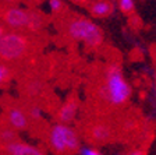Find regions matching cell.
Here are the masks:
<instances>
[{"label": "cell", "mask_w": 156, "mask_h": 155, "mask_svg": "<svg viewBox=\"0 0 156 155\" xmlns=\"http://www.w3.org/2000/svg\"><path fill=\"white\" fill-rule=\"evenodd\" d=\"M99 101L112 108H121L133 95V88L126 80L119 65H109L103 71V77L96 88Z\"/></svg>", "instance_id": "1"}, {"label": "cell", "mask_w": 156, "mask_h": 155, "mask_svg": "<svg viewBox=\"0 0 156 155\" xmlns=\"http://www.w3.org/2000/svg\"><path fill=\"white\" fill-rule=\"evenodd\" d=\"M48 148L55 155H75L82 147L80 133L71 126L64 123H55L46 133Z\"/></svg>", "instance_id": "2"}, {"label": "cell", "mask_w": 156, "mask_h": 155, "mask_svg": "<svg viewBox=\"0 0 156 155\" xmlns=\"http://www.w3.org/2000/svg\"><path fill=\"white\" fill-rule=\"evenodd\" d=\"M0 21L3 28L6 27L9 31H31L38 32L45 25V17L39 11L24 9L20 6H7L2 11Z\"/></svg>", "instance_id": "3"}, {"label": "cell", "mask_w": 156, "mask_h": 155, "mask_svg": "<svg viewBox=\"0 0 156 155\" xmlns=\"http://www.w3.org/2000/svg\"><path fill=\"white\" fill-rule=\"evenodd\" d=\"M64 32L71 41L82 42L91 49L101 48L105 42V32L96 23L87 17H71L66 23Z\"/></svg>", "instance_id": "4"}, {"label": "cell", "mask_w": 156, "mask_h": 155, "mask_svg": "<svg viewBox=\"0 0 156 155\" xmlns=\"http://www.w3.org/2000/svg\"><path fill=\"white\" fill-rule=\"evenodd\" d=\"M32 42L23 32L4 31L0 36V60L4 63L21 61L31 53Z\"/></svg>", "instance_id": "5"}, {"label": "cell", "mask_w": 156, "mask_h": 155, "mask_svg": "<svg viewBox=\"0 0 156 155\" xmlns=\"http://www.w3.org/2000/svg\"><path fill=\"white\" fill-rule=\"evenodd\" d=\"M116 129L110 122L106 120H95L87 127V138L94 144H109L114 140Z\"/></svg>", "instance_id": "6"}, {"label": "cell", "mask_w": 156, "mask_h": 155, "mask_svg": "<svg viewBox=\"0 0 156 155\" xmlns=\"http://www.w3.org/2000/svg\"><path fill=\"white\" fill-rule=\"evenodd\" d=\"M4 123L16 131H25L29 129L31 120L25 109L11 105V106H7L4 110Z\"/></svg>", "instance_id": "7"}, {"label": "cell", "mask_w": 156, "mask_h": 155, "mask_svg": "<svg viewBox=\"0 0 156 155\" xmlns=\"http://www.w3.org/2000/svg\"><path fill=\"white\" fill-rule=\"evenodd\" d=\"M0 151H4L10 155H48L42 148L32 146V144L20 138L0 146Z\"/></svg>", "instance_id": "8"}, {"label": "cell", "mask_w": 156, "mask_h": 155, "mask_svg": "<svg viewBox=\"0 0 156 155\" xmlns=\"http://www.w3.org/2000/svg\"><path fill=\"white\" fill-rule=\"evenodd\" d=\"M80 110V101L77 98L71 97L66 99L57 109V120L58 123H64V124H71L75 120Z\"/></svg>", "instance_id": "9"}, {"label": "cell", "mask_w": 156, "mask_h": 155, "mask_svg": "<svg viewBox=\"0 0 156 155\" xmlns=\"http://www.w3.org/2000/svg\"><path fill=\"white\" fill-rule=\"evenodd\" d=\"M89 7V13L95 18H106V17L112 16L114 11L113 4L109 0H92L88 3Z\"/></svg>", "instance_id": "10"}, {"label": "cell", "mask_w": 156, "mask_h": 155, "mask_svg": "<svg viewBox=\"0 0 156 155\" xmlns=\"http://www.w3.org/2000/svg\"><path fill=\"white\" fill-rule=\"evenodd\" d=\"M24 91L28 97H38L45 91V83L39 78H31L25 83Z\"/></svg>", "instance_id": "11"}, {"label": "cell", "mask_w": 156, "mask_h": 155, "mask_svg": "<svg viewBox=\"0 0 156 155\" xmlns=\"http://www.w3.org/2000/svg\"><path fill=\"white\" fill-rule=\"evenodd\" d=\"M18 133L16 130H13L10 126H7L6 123H3L0 126V146L7 144V142H11L14 140H18Z\"/></svg>", "instance_id": "12"}, {"label": "cell", "mask_w": 156, "mask_h": 155, "mask_svg": "<svg viewBox=\"0 0 156 155\" xmlns=\"http://www.w3.org/2000/svg\"><path fill=\"white\" fill-rule=\"evenodd\" d=\"M13 68L10 67L9 63H4V61L0 60V88L9 84L11 78H13Z\"/></svg>", "instance_id": "13"}, {"label": "cell", "mask_w": 156, "mask_h": 155, "mask_svg": "<svg viewBox=\"0 0 156 155\" xmlns=\"http://www.w3.org/2000/svg\"><path fill=\"white\" fill-rule=\"evenodd\" d=\"M27 115H28L29 120H41L43 116V110L41 106L38 105H31V106L27 109Z\"/></svg>", "instance_id": "14"}, {"label": "cell", "mask_w": 156, "mask_h": 155, "mask_svg": "<svg viewBox=\"0 0 156 155\" xmlns=\"http://www.w3.org/2000/svg\"><path fill=\"white\" fill-rule=\"evenodd\" d=\"M119 9L124 14H131L135 9V3L134 0H119Z\"/></svg>", "instance_id": "15"}, {"label": "cell", "mask_w": 156, "mask_h": 155, "mask_svg": "<svg viewBox=\"0 0 156 155\" xmlns=\"http://www.w3.org/2000/svg\"><path fill=\"white\" fill-rule=\"evenodd\" d=\"M48 4H49L50 11L55 14H58V13H63V11H64V3H63V0H48Z\"/></svg>", "instance_id": "16"}, {"label": "cell", "mask_w": 156, "mask_h": 155, "mask_svg": "<svg viewBox=\"0 0 156 155\" xmlns=\"http://www.w3.org/2000/svg\"><path fill=\"white\" fill-rule=\"evenodd\" d=\"M78 154L80 155H103L98 148L91 147V146H82Z\"/></svg>", "instance_id": "17"}, {"label": "cell", "mask_w": 156, "mask_h": 155, "mask_svg": "<svg viewBox=\"0 0 156 155\" xmlns=\"http://www.w3.org/2000/svg\"><path fill=\"white\" fill-rule=\"evenodd\" d=\"M126 155H146V152H145V149H142V148H134L127 152Z\"/></svg>", "instance_id": "18"}, {"label": "cell", "mask_w": 156, "mask_h": 155, "mask_svg": "<svg viewBox=\"0 0 156 155\" xmlns=\"http://www.w3.org/2000/svg\"><path fill=\"white\" fill-rule=\"evenodd\" d=\"M70 2H73L75 4H87L89 0H70Z\"/></svg>", "instance_id": "19"}, {"label": "cell", "mask_w": 156, "mask_h": 155, "mask_svg": "<svg viewBox=\"0 0 156 155\" xmlns=\"http://www.w3.org/2000/svg\"><path fill=\"white\" fill-rule=\"evenodd\" d=\"M6 4H9V6H14V3H16L17 0H3Z\"/></svg>", "instance_id": "20"}, {"label": "cell", "mask_w": 156, "mask_h": 155, "mask_svg": "<svg viewBox=\"0 0 156 155\" xmlns=\"http://www.w3.org/2000/svg\"><path fill=\"white\" fill-rule=\"evenodd\" d=\"M3 32H4V28H3V25H2V24H0V36L3 35Z\"/></svg>", "instance_id": "21"}, {"label": "cell", "mask_w": 156, "mask_h": 155, "mask_svg": "<svg viewBox=\"0 0 156 155\" xmlns=\"http://www.w3.org/2000/svg\"><path fill=\"white\" fill-rule=\"evenodd\" d=\"M0 155H10V154H7V152H4V151H0Z\"/></svg>", "instance_id": "22"}, {"label": "cell", "mask_w": 156, "mask_h": 155, "mask_svg": "<svg viewBox=\"0 0 156 155\" xmlns=\"http://www.w3.org/2000/svg\"><path fill=\"white\" fill-rule=\"evenodd\" d=\"M155 90H156V78H155Z\"/></svg>", "instance_id": "23"}]
</instances>
